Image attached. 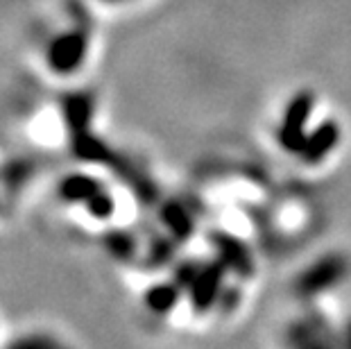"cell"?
<instances>
[{"label": "cell", "mask_w": 351, "mask_h": 349, "mask_svg": "<svg viewBox=\"0 0 351 349\" xmlns=\"http://www.w3.org/2000/svg\"><path fill=\"white\" fill-rule=\"evenodd\" d=\"M84 206L88 209V213L93 215V218H98V220H104V218H109L111 213H114V197L109 195V193H104L102 189L95 193V195L88 200V202H84Z\"/></svg>", "instance_id": "obj_9"}, {"label": "cell", "mask_w": 351, "mask_h": 349, "mask_svg": "<svg viewBox=\"0 0 351 349\" xmlns=\"http://www.w3.org/2000/svg\"><path fill=\"white\" fill-rule=\"evenodd\" d=\"M163 218H166V225L173 229L175 234H186L189 232V218H186V213L179 209V206H168L166 211H163Z\"/></svg>", "instance_id": "obj_11"}, {"label": "cell", "mask_w": 351, "mask_h": 349, "mask_svg": "<svg viewBox=\"0 0 351 349\" xmlns=\"http://www.w3.org/2000/svg\"><path fill=\"white\" fill-rule=\"evenodd\" d=\"M177 297H179V288L170 286V284H159L147 291L145 302L152 311H156V313H166V311L175 306Z\"/></svg>", "instance_id": "obj_8"}, {"label": "cell", "mask_w": 351, "mask_h": 349, "mask_svg": "<svg viewBox=\"0 0 351 349\" xmlns=\"http://www.w3.org/2000/svg\"><path fill=\"white\" fill-rule=\"evenodd\" d=\"M14 345H16V347H36V345L48 347V345H55V340H52V338H46V336H27V338L16 340Z\"/></svg>", "instance_id": "obj_12"}, {"label": "cell", "mask_w": 351, "mask_h": 349, "mask_svg": "<svg viewBox=\"0 0 351 349\" xmlns=\"http://www.w3.org/2000/svg\"><path fill=\"white\" fill-rule=\"evenodd\" d=\"M100 189H102L100 182L95 180V177L84 175V173H73V175L64 177V180L59 182V195H62V200H66V202L84 204Z\"/></svg>", "instance_id": "obj_3"}, {"label": "cell", "mask_w": 351, "mask_h": 349, "mask_svg": "<svg viewBox=\"0 0 351 349\" xmlns=\"http://www.w3.org/2000/svg\"><path fill=\"white\" fill-rule=\"evenodd\" d=\"M191 284H193V302L204 309L213 302L215 291H218V286H220V270L208 268L204 272H197L195 277L191 279Z\"/></svg>", "instance_id": "obj_6"}, {"label": "cell", "mask_w": 351, "mask_h": 349, "mask_svg": "<svg viewBox=\"0 0 351 349\" xmlns=\"http://www.w3.org/2000/svg\"><path fill=\"white\" fill-rule=\"evenodd\" d=\"M107 248L114 252L116 256H130L132 254V250H134V243L132 239L127 234L123 232H114V234H109L107 236Z\"/></svg>", "instance_id": "obj_10"}, {"label": "cell", "mask_w": 351, "mask_h": 349, "mask_svg": "<svg viewBox=\"0 0 351 349\" xmlns=\"http://www.w3.org/2000/svg\"><path fill=\"white\" fill-rule=\"evenodd\" d=\"M313 107V98L311 93H300L297 98L290 102L286 109V116H283V125H281V143L288 147V150H302L304 143V125L308 121Z\"/></svg>", "instance_id": "obj_2"}, {"label": "cell", "mask_w": 351, "mask_h": 349, "mask_svg": "<svg viewBox=\"0 0 351 349\" xmlns=\"http://www.w3.org/2000/svg\"><path fill=\"white\" fill-rule=\"evenodd\" d=\"M88 55V36L82 29H66L52 36L46 48V66L55 75H71L82 69Z\"/></svg>", "instance_id": "obj_1"}, {"label": "cell", "mask_w": 351, "mask_h": 349, "mask_svg": "<svg viewBox=\"0 0 351 349\" xmlns=\"http://www.w3.org/2000/svg\"><path fill=\"white\" fill-rule=\"evenodd\" d=\"M107 3H121V0H107Z\"/></svg>", "instance_id": "obj_13"}, {"label": "cell", "mask_w": 351, "mask_h": 349, "mask_svg": "<svg viewBox=\"0 0 351 349\" xmlns=\"http://www.w3.org/2000/svg\"><path fill=\"white\" fill-rule=\"evenodd\" d=\"M335 143H338V128H335V123H324L322 128H317L311 136L304 139L302 157L308 161H319L331 152Z\"/></svg>", "instance_id": "obj_5"}, {"label": "cell", "mask_w": 351, "mask_h": 349, "mask_svg": "<svg viewBox=\"0 0 351 349\" xmlns=\"http://www.w3.org/2000/svg\"><path fill=\"white\" fill-rule=\"evenodd\" d=\"M338 272H340L338 261H324L306 274V279L302 281V284H304L306 291H317V288H324L328 284H333V281L338 279Z\"/></svg>", "instance_id": "obj_7"}, {"label": "cell", "mask_w": 351, "mask_h": 349, "mask_svg": "<svg viewBox=\"0 0 351 349\" xmlns=\"http://www.w3.org/2000/svg\"><path fill=\"white\" fill-rule=\"evenodd\" d=\"M62 111H64V118H66V123H69V128L73 130V134H82V132H86L88 123H91L93 102L84 93H73L69 98H64Z\"/></svg>", "instance_id": "obj_4"}]
</instances>
